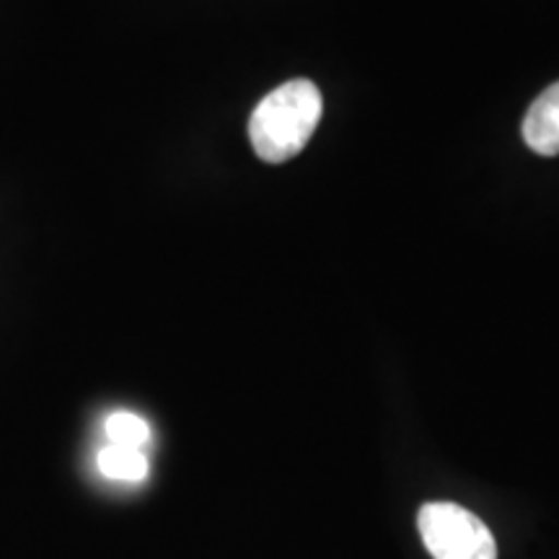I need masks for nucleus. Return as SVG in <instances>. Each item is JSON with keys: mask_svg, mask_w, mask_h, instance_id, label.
<instances>
[{"mask_svg": "<svg viewBox=\"0 0 559 559\" xmlns=\"http://www.w3.org/2000/svg\"><path fill=\"white\" fill-rule=\"evenodd\" d=\"M321 94L311 81L283 83L249 117V143L267 164H283L306 148L321 120Z\"/></svg>", "mask_w": 559, "mask_h": 559, "instance_id": "1", "label": "nucleus"}, {"mask_svg": "<svg viewBox=\"0 0 559 559\" xmlns=\"http://www.w3.org/2000/svg\"><path fill=\"white\" fill-rule=\"evenodd\" d=\"M417 528L432 559H498V544L487 523L456 502L423 506Z\"/></svg>", "mask_w": 559, "mask_h": 559, "instance_id": "2", "label": "nucleus"}, {"mask_svg": "<svg viewBox=\"0 0 559 559\" xmlns=\"http://www.w3.org/2000/svg\"><path fill=\"white\" fill-rule=\"evenodd\" d=\"M523 140L539 156H559V81L531 104L523 120Z\"/></svg>", "mask_w": 559, "mask_h": 559, "instance_id": "3", "label": "nucleus"}, {"mask_svg": "<svg viewBox=\"0 0 559 559\" xmlns=\"http://www.w3.org/2000/svg\"><path fill=\"white\" fill-rule=\"evenodd\" d=\"M99 469L109 479L140 481L148 477V459L140 449H122V445L109 443L99 453Z\"/></svg>", "mask_w": 559, "mask_h": 559, "instance_id": "4", "label": "nucleus"}, {"mask_svg": "<svg viewBox=\"0 0 559 559\" xmlns=\"http://www.w3.org/2000/svg\"><path fill=\"white\" fill-rule=\"evenodd\" d=\"M107 436L111 445L143 449L151 438V428L143 417L132 415V412H115V415L107 419Z\"/></svg>", "mask_w": 559, "mask_h": 559, "instance_id": "5", "label": "nucleus"}]
</instances>
